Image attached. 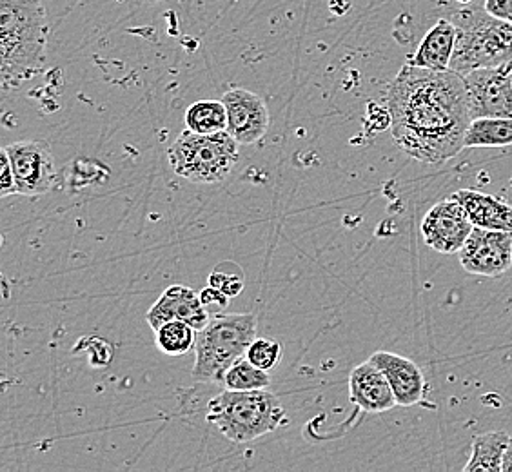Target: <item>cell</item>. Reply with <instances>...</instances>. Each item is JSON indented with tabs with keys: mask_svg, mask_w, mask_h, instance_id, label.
<instances>
[{
	"mask_svg": "<svg viewBox=\"0 0 512 472\" xmlns=\"http://www.w3.org/2000/svg\"><path fill=\"white\" fill-rule=\"evenodd\" d=\"M483 10L491 13L493 17L498 19H512V0H485Z\"/></svg>",
	"mask_w": 512,
	"mask_h": 472,
	"instance_id": "484cf974",
	"label": "cell"
},
{
	"mask_svg": "<svg viewBox=\"0 0 512 472\" xmlns=\"http://www.w3.org/2000/svg\"><path fill=\"white\" fill-rule=\"evenodd\" d=\"M17 184V195L39 197L50 191L55 180L51 149L40 140H19L6 146Z\"/></svg>",
	"mask_w": 512,
	"mask_h": 472,
	"instance_id": "ba28073f",
	"label": "cell"
},
{
	"mask_svg": "<svg viewBox=\"0 0 512 472\" xmlns=\"http://www.w3.org/2000/svg\"><path fill=\"white\" fill-rule=\"evenodd\" d=\"M453 197L462 204L474 226L512 231V206L503 198L474 189H460Z\"/></svg>",
	"mask_w": 512,
	"mask_h": 472,
	"instance_id": "2e32d148",
	"label": "cell"
},
{
	"mask_svg": "<svg viewBox=\"0 0 512 472\" xmlns=\"http://www.w3.org/2000/svg\"><path fill=\"white\" fill-rule=\"evenodd\" d=\"M258 320L253 313L218 315L198 331L193 378L204 384H224L229 367L246 356L256 338Z\"/></svg>",
	"mask_w": 512,
	"mask_h": 472,
	"instance_id": "5b68a950",
	"label": "cell"
},
{
	"mask_svg": "<svg viewBox=\"0 0 512 472\" xmlns=\"http://www.w3.org/2000/svg\"><path fill=\"white\" fill-rule=\"evenodd\" d=\"M454 46H456V26L453 20L440 19L431 30L425 33L413 57L407 62L416 68L447 71L451 69Z\"/></svg>",
	"mask_w": 512,
	"mask_h": 472,
	"instance_id": "9a60e30c",
	"label": "cell"
},
{
	"mask_svg": "<svg viewBox=\"0 0 512 472\" xmlns=\"http://www.w3.org/2000/svg\"><path fill=\"white\" fill-rule=\"evenodd\" d=\"M46 10L40 0H0V77L17 88L46 57Z\"/></svg>",
	"mask_w": 512,
	"mask_h": 472,
	"instance_id": "7a4b0ae2",
	"label": "cell"
},
{
	"mask_svg": "<svg viewBox=\"0 0 512 472\" xmlns=\"http://www.w3.org/2000/svg\"><path fill=\"white\" fill-rule=\"evenodd\" d=\"M387 109L396 146L414 160L440 166L465 149L473 117L463 77L453 69L407 62L389 86Z\"/></svg>",
	"mask_w": 512,
	"mask_h": 472,
	"instance_id": "6da1fadb",
	"label": "cell"
},
{
	"mask_svg": "<svg viewBox=\"0 0 512 472\" xmlns=\"http://www.w3.org/2000/svg\"><path fill=\"white\" fill-rule=\"evenodd\" d=\"M471 117L512 118V60L462 75Z\"/></svg>",
	"mask_w": 512,
	"mask_h": 472,
	"instance_id": "52a82bcc",
	"label": "cell"
},
{
	"mask_svg": "<svg viewBox=\"0 0 512 472\" xmlns=\"http://www.w3.org/2000/svg\"><path fill=\"white\" fill-rule=\"evenodd\" d=\"M465 148H505L512 146V118H474L469 124Z\"/></svg>",
	"mask_w": 512,
	"mask_h": 472,
	"instance_id": "ac0fdd59",
	"label": "cell"
},
{
	"mask_svg": "<svg viewBox=\"0 0 512 472\" xmlns=\"http://www.w3.org/2000/svg\"><path fill=\"white\" fill-rule=\"evenodd\" d=\"M227 109V133L238 144H255L266 137L269 111L266 100L247 89H231L222 97Z\"/></svg>",
	"mask_w": 512,
	"mask_h": 472,
	"instance_id": "8fae6325",
	"label": "cell"
},
{
	"mask_svg": "<svg viewBox=\"0 0 512 472\" xmlns=\"http://www.w3.org/2000/svg\"><path fill=\"white\" fill-rule=\"evenodd\" d=\"M182 320L193 325L197 331H202L209 324V311H207L200 295L186 286H171L160 295L157 302L151 305L146 313V322L151 325L153 331H157L160 325Z\"/></svg>",
	"mask_w": 512,
	"mask_h": 472,
	"instance_id": "7c38bea8",
	"label": "cell"
},
{
	"mask_svg": "<svg viewBox=\"0 0 512 472\" xmlns=\"http://www.w3.org/2000/svg\"><path fill=\"white\" fill-rule=\"evenodd\" d=\"M512 436L505 431H489L474 436L471 458L463 472H502L503 458Z\"/></svg>",
	"mask_w": 512,
	"mask_h": 472,
	"instance_id": "e0dca14e",
	"label": "cell"
},
{
	"mask_svg": "<svg viewBox=\"0 0 512 472\" xmlns=\"http://www.w3.org/2000/svg\"><path fill=\"white\" fill-rule=\"evenodd\" d=\"M458 256L469 275H503L512 266V231L474 226Z\"/></svg>",
	"mask_w": 512,
	"mask_h": 472,
	"instance_id": "9c48e42d",
	"label": "cell"
},
{
	"mask_svg": "<svg viewBox=\"0 0 512 472\" xmlns=\"http://www.w3.org/2000/svg\"><path fill=\"white\" fill-rule=\"evenodd\" d=\"M456 2H458V4H471L473 0H456Z\"/></svg>",
	"mask_w": 512,
	"mask_h": 472,
	"instance_id": "83f0119b",
	"label": "cell"
},
{
	"mask_svg": "<svg viewBox=\"0 0 512 472\" xmlns=\"http://www.w3.org/2000/svg\"><path fill=\"white\" fill-rule=\"evenodd\" d=\"M511 22H512V19H511Z\"/></svg>",
	"mask_w": 512,
	"mask_h": 472,
	"instance_id": "f1b7e54d",
	"label": "cell"
},
{
	"mask_svg": "<svg viewBox=\"0 0 512 472\" xmlns=\"http://www.w3.org/2000/svg\"><path fill=\"white\" fill-rule=\"evenodd\" d=\"M369 360L387 376L389 384L393 387L396 404L411 407L424 400V373L413 360L389 351H376Z\"/></svg>",
	"mask_w": 512,
	"mask_h": 472,
	"instance_id": "5bb4252c",
	"label": "cell"
},
{
	"mask_svg": "<svg viewBox=\"0 0 512 472\" xmlns=\"http://www.w3.org/2000/svg\"><path fill=\"white\" fill-rule=\"evenodd\" d=\"M186 126L200 135H213L227 129V109L222 100H200L186 111Z\"/></svg>",
	"mask_w": 512,
	"mask_h": 472,
	"instance_id": "d6986e66",
	"label": "cell"
},
{
	"mask_svg": "<svg viewBox=\"0 0 512 472\" xmlns=\"http://www.w3.org/2000/svg\"><path fill=\"white\" fill-rule=\"evenodd\" d=\"M0 162H2V169H0V197H8L17 193V184H15V175H13V168H11L10 157L8 153L2 149L0 151Z\"/></svg>",
	"mask_w": 512,
	"mask_h": 472,
	"instance_id": "cb8c5ba5",
	"label": "cell"
},
{
	"mask_svg": "<svg viewBox=\"0 0 512 472\" xmlns=\"http://www.w3.org/2000/svg\"><path fill=\"white\" fill-rule=\"evenodd\" d=\"M246 358L256 367L271 371L282 360V345L275 338H255L247 347Z\"/></svg>",
	"mask_w": 512,
	"mask_h": 472,
	"instance_id": "7402d4cb",
	"label": "cell"
},
{
	"mask_svg": "<svg viewBox=\"0 0 512 472\" xmlns=\"http://www.w3.org/2000/svg\"><path fill=\"white\" fill-rule=\"evenodd\" d=\"M502 472H512V438L511 442H509V447H507V451H505Z\"/></svg>",
	"mask_w": 512,
	"mask_h": 472,
	"instance_id": "4316f807",
	"label": "cell"
},
{
	"mask_svg": "<svg viewBox=\"0 0 512 472\" xmlns=\"http://www.w3.org/2000/svg\"><path fill=\"white\" fill-rule=\"evenodd\" d=\"M226 389L231 391H255V389H267L271 385V376L267 371L256 367L249 362L246 356H242L238 362L229 367L224 378Z\"/></svg>",
	"mask_w": 512,
	"mask_h": 472,
	"instance_id": "44dd1931",
	"label": "cell"
},
{
	"mask_svg": "<svg viewBox=\"0 0 512 472\" xmlns=\"http://www.w3.org/2000/svg\"><path fill=\"white\" fill-rule=\"evenodd\" d=\"M456 26L451 69L465 75L473 69L494 68L512 60V22L498 19L485 10L453 13Z\"/></svg>",
	"mask_w": 512,
	"mask_h": 472,
	"instance_id": "277c9868",
	"label": "cell"
},
{
	"mask_svg": "<svg viewBox=\"0 0 512 472\" xmlns=\"http://www.w3.org/2000/svg\"><path fill=\"white\" fill-rule=\"evenodd\" d=\"M473 229L467 211L453 195L434 204L422 220L425 244L444 255L460 253Z\"/></svg>",
	"mask_w": 512,
	"mask_h": 472,
	"instance_id": "30bf717a",
	"label": "cell"
},
{
	"mask_svg": "<svg viewBox=\"0 0 512 472\" xmlns=\"http://www.w3.org/2000/svg\"><path fill=\"white\" fill-rule=\"evenodd\" d=\"M200 300L209 313H220L226 309L229 304V296L222 293L217 287H207L200 293Z\"/></svg>",
	"mask_w": 512,
	"mask_h": 472,
	"instance_id": "d4e9b609",
	"label": "cell"
},
{
	"mask_svg": "<svg viewBox=\"0 0 512 472\" xmlns=\"http://www.w3.org/2000/svg\"><path fill=\"white\" fill-rule=\"evenodd\" d=\"M238 144L227 131L200 135L184 131L169 148L171 169L195 184H217L229 177L238 160Z\"/></svg>",
	"mask_w": 512,
	"mask_h": 472,
	"instance_id": "8992f818",
	"label": "cell"
},
{
	"mask_svg": "<svg viewBox=\"0 0 512 472\" xmlns=\"http://www.w3.org/2000/svg\"><path fill=\"white\" fill-rule=\"evenodd\" d=\"M209 286L217 287L229 298L237 296L244 289V276L235 267V271H226L222 267H215V271L209 276Z\"/></svg>",
	"mask_w": 512,
	"mask_h": 472,
	"instance_id": "603a6c76",
	"label": "cell"
},
{
	"mask_svg": "<svg viewBox=\"0 0 512 472\" xmlns=\"http://www.w3.org/2000/svg\"><path fill=\"white\" fill-rule=\"evenodd\" d=\"M349 398L364 413H385L398 405L387 376L371 360L351 371Z\"/></svg>",
	"mask_w": 512,
	"mask_h": 472,
	"instance_id": "4fadbf2b",
	"label": "cell"
},
{
	"mask_svg": "<svg viewBox=\"0 0 512 472\" xmlns=\"http://www.w3.org/2000/svg\"><path fill=\"white\" fill-rule=\"evenodd\" d=\"M207 422L229 442H253L286 425V409L267 389L231 391L217 394L207 405Z\"/></svg>",
	"mask_w": 512,
	"mask_h": 472,
	"instance_id": "3957f363",
	"label": "cell"
},
{
	"mask_svg": "<svg viewBox=\"0 0 512 472\" xmlns=\"http://www.w3.org/2000/svg\"><path fill=\"white\" fill-rule=\"evenodd\" d=\"M155 333L158 351L169 356H182L189 353V349H193L197 344V329L182 320L166 322L160 325Z\"/></svg>",
	"mask_w": 512,
	"mask_h": 472,
	"instance_id": "ffe728a7",
	"label": "cell"
}]
</instances>
